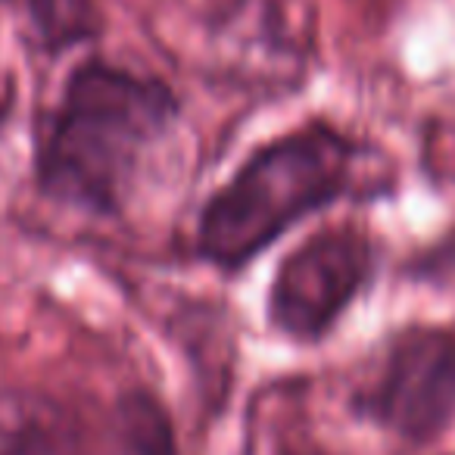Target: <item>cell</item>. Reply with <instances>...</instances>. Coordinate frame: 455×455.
<instances>
[{
	"label": "cell",
	"mask_w": 455,
	"mask_h": 455,
	"mask_svg": "<svg viewBox=\"0 0 455 455\" xmlns=\"http://www.w3.org/2000/svg\"><path fill=\"white\" fill-rule=\"evenodd\" d=\"M175 94L159 78L84 63L66 82L38 156L47 196L84 212L119 209L138 163L175 122Z\"/></svg>",
	"instance_id": "1"
},
{
	"label": "cell",
	"mask_w": 455,
	"mask_h": 455,
	"mask_svg": "<svg viewBox=\"0 0 455 455\" xmlns=\"http://www.w3.org/2000/svg\"><path fill=\"white\" fill-rule=\"evenodd\" d=\"M353 144L328 125H309L259 147L200 215V256L241 268L287 228L328 206L349 184Z\"/></svg>",
	"instance_id": "2"
},
{
	"label": "cell",
	"mask_w": 455,
	"mask_h": 455,
	"mask_svg": "<svg viewBox=\"0 0 455 455\" xmlns=\"http://www.w3.org/2000/svg\"><path fill=\"white\" fill-rule=\"evenodd\" d=\"M374 268L371 243L353 225L324 228L278 266L268 291L275 331L293 340H318L359 297Z\"/></svg>",
	"instance_id": "3"
},
{
	"label": "cell",
	"mask_w": 455,
	"mask_h": 455,
	"mask_svg": "<svg viewBox=\"0 0 455 455\" xmlns=\"http://www.w3.org/2000/svg\"><path fill=\"white\" fill-rule=\"evenodd\" d=\"M359 409L405 440L440 436L455 421V331H409Z\"/></svg>",
	"instance_id": "4"
},
{
	"label": "cell",
	"mask_w": 455,
	"mask_h": 455,
	"mask_svg": "<svg viewBox=\"0 0 455 455\" xmlns=\"http://www.w3.org/2000/svg\"><path fill=\"white\" fill-rule=\"evenodd\" d=\"M0 455H84L82 427L44 393L0 390Z\"/></svg>",
	"instance_id": "5"
},
{
	"label": "cell",
	"mask_w": 455,
	"mask_h": 455,
	"mask_svg": "<svg viewBox=\"0 0 455 455\" xmlns=\"http://www.w3.org/2000/svg\"><path fill=\"white\" fill-rule=\"evenodd\" d=\"M119 446L122 455H178L175 430L165 409L150 393H128L119 403Z\"/></svg>",
	"instance_id": "6"
},
{
	"label": "cell",
	"mask_w": 455,
	"mask_h": 455,
	"mask_svg": "<svg viewBox=\"0 0 455 455\" xmlns=\"http://www.w3.org/2000/svg\"><path fill=\"white\" fill-rule=\"evenodd\" d=\"M35 26L53 47L72 44L97 32V16L88 0H32Z\"/></svg>",
	"instance_id": "7"
},
{
	"label": "cell",
	"mask_w": 455,
	"mask_h": 455,
	"mask_svg": "<svg viewBox=\"0 0 455 455\" xmlns=\"http://www.w3.org/2000/svg\"><path fill=\"white\" fill-rule=\"evenodd\" d=\"M287 455H322V452H312V449H303V452H287Z\"/></svg>",
	"instance_id": "8"
}]
</instances>
